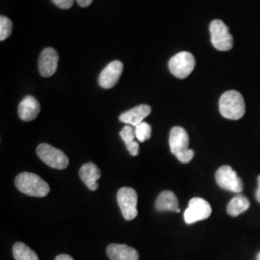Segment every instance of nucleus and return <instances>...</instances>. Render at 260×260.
Listing matches in <instances>:
<instances>
[{
    "label": "nucleus",
    "mask_w": 260,
    "mask_h": 260,
    "mask_svg": "<svg viewBox=\"0 0 260 260\" xmlns=\"http://www.w3.org/2000/svg\"><path fill=\"white\" fill-rule=\"evenodd\" d=\"M255 195H256V200H257V201L260 203V188L257 189V191H256V194H255Z\"/></svg>",
    "instance_id": "nucleus-27"
},
{
    "label": "nucleus",
    "mask_w": 260,
    "mask_h": 260,
    "mask_svg": "<svg viewBox=\"0 0 260 260\" xmlns=\"http://www.w3.org/2000/svg\"><path fill=\"white\" fill-rule=\"evenodd\" d=\"M55 260H74L70 255H68V254H60V255H58L57 257H56Z\"/></svg>",
    "instance_id": "nucleus-26"
},
{
    "label": "nucleus",
    "mask_w": 260,
    "mask_h": 260,
    "mask_svg": "<svg viewBox=\"0 0 260 260\" xmlns=\"http://www.w3.org/2000/svg\"><path fill=\"white\" fill-rule=\"evenodd\" d=\"M216 182L217 184L226 191L233 193H241L243 191V181L237 176L236 172L233 171V168L229 165H224L218 169L216 172Z\"/></svg>",
    "instance_id": "nucleus-7"
},
{
    "label": "nucleus",
    "mask_w": 260,
    "mask_h": 260,
    "mask_svg": "<svg viewBox=\"0 0 260 260\" xmlns=\"http://www.w3.org/2000/svg\"><path fill=\"white\" fill-rule=\"evenodd\" d=\"M13 255L15 260H39L35 251H32L27 245L17 242L13 247Z\"/></svg>",
    "instance_id": "nucleus-18"
},
{
    "label": "nucleus",
    "mask_w": 260,
    "mask_h": 260,
    "mask_svg": "<svg viewBox=\"0 0 260 260\" xmlns=\"http://www.w3.org/2000/svg\"><path fill=\"white\" fill-rule=\"evenodd\" d=\"M211 35V44L220 51H229L233 47V35L230 33L229 27L220 19H215L209 26Z\"/></svg>",
    "instance_id": "nucleus-3"
},
{
    "label": "nucleus",
    "mask_w": 260,
    "mask_h": 260,
    "mask_svg": "<svg viewBox=\"0 0 260 260\" xmlns=\"http://www.w3.org/2000/svg\"><path fill=\"white\" fill-rule=\"evenodd\" d=\"M212 208L208 202L202 198H193L190 202L188 208L184 212V221L187 224L204 221L211 215Z\"/></svg>",
    "instance_id": "nucleus-8"
},
{
    "label": "nucleus",
    "mask_w": 260,
    "mask_h": 260,
    "mask_svg": "<svg viewBox=\"0 0 260 260\" xmlns=\"http://www.w3.org/2000/svg\"><path fill=\"white\" fill-rule=\"evenodd\" d=\"M57 7L61 9H70L74 5L75 0H51Z\"/></svg>",
    "instance_id": "nucleus-23"
},
{
    "label": "nucleus",
    "mask_w": 260,
    "mask_h": 260,
    "mask_svg": "<svg viewBox=\"0 0 260 260\" xmlns=\"http://www.w3.org/2000/svg\"><path fill=\"white\" fill-rule=\"evenodd\" d=\"M121 139L125 143V146L128 145L130 143H132L133 141H135L136 135H135V130L131 126V125H126L124 126L120 132Z\"/></svg>",
    "instance_id": "nucleus-21"
},
{
    "label": "nucleus",
    "mask_w": 260,
    "mask_h": 260,
    "mask_svg": "<svg viewBox=\"0 0 260 260\" xmlns=\"http://www.w3.org/2000/svg\"><path fill=\"white\" fill-rule=\"evenodd\" d=\"M151 113V107L148 104H140L138 106H135L134 108L130 109L128 111L122 113L119 120L126 123L131 126H136L149 116Z\"/></svg>",
    "instance_id": "nucleus-12"
},
{
    "label": "nucleus",
    "mask_w": 260,
    "mask_h": 260,
    "mask_svg": "<svg viewBox=\"0 0 260 260\" xmlns=\"http://www.w3.org/2000/svg\"><path fill=\"white\" fill-rule=\"evenodd\" d=\"M40 111V103L32 95H27L19 103V116L22 121H31L35 120Z\"/></svg>",
    "instance_id": "nucleus-14"
},
{
    "label": "nucleus",
    "mask_w": 260,
    "mask_h": 260,
    "mask_svg": "<svg viewBox=\"0 0 260 260\" xmlns=\"http://www.w3.org/2000/svg\"><path fill=\"white\" fill-rule=\"evenodd\" d=\"M13 31V23L8 18L0 17V41H4L9 37Z\"/></svg>",
    "instance_id": "nucleus-20"
},
{
    "label": "nucleus",
    "mask_w": 260,
    "mask_h": 260,
    "mask_svg": "<svg viewBox=\"0 0 260 260\" xmlns=\"http://www.w3.org/2000/svg\"><path fill=\"white\" fill-rule=\"evenodd\" d=\"M118 204L120 205L121 214L126 221L135 219L138 215L137 210V193L129 187H123L118 191L117 194Z\"/></svg>",
    "instance_id": "nucleus-6"
},
{
    "label": "nucleus",
    "mask_w": 260,
    "mask_h": 260,
    "mask_svg": "<svg viewBox=\"0 0 260 260\" xmlns=\"http://www.w3.org/2000/svg\"><path fill=\"white\" fill-rule=\"evenodd\" d=\"M79 176L89 190L91 191L98 190L99 188L98 180L101 177V171L94 163L92 162L85 163L83 166L80 168Z\"/></svg>",
    "instance_id": "nucleus-15"
},
{
    "label": "nucleus",
    "mask_w": 260,
    "mask_h": 260,
    "mask_svg": "<svg viewBox=\"0 0 260 260\" xmlns=\"http://www.w3.org/2000/svg\"><path fill=\"white\" fill-rule=\"evenodd\" d=\"M219 109L223 118L233 121L240 120L246 113L244 98L236 91L225 92L219 101Z\"/></svg>",
    "instance_id": "nucleus-2"
},
{
    "label": "nucleus",
    "mask_w": 260,
    "mask_h": 260,
    "mask_svg": "<svg viewBox=\"0 0 260 260\" xmlns=\"http://www.w3.org/2000/svg\"><path fill=\"white\" fill-rule=\"evenodd\" d=\"M135 130V135H136V139L138 140L141 143L146 142L147 140H149L151 137V126L149 123L143 121L139 123L138 125H136L134 127Z\"/></svg>",
    "instance_id": "nucleus-19"
},
{
    "label": "nucleus",
    "mask_w": 260,
    "mask_h": 260,
    "mask_svg": "<svg viewBox=\"0 0 260 260\" xmlns=\"http://www.w3.org/2000/svg\"><path fill=\"white\" fill-rule=\"evenodd\" d=\"M257 260H260V252L258 253V255H257Z\"/></svg>",
    "instance_id": "nucleus-29"
},
{
    "label": "nucleus",
    "mask_w": 260,
    "mask_h": 260,
    "mask_svg": "<svg viewBox=\"0 0 260 260\" xmlns=\"http://www.w3.org/2000/svg\"><path fill=\"white\" fill-rule=\"evenodd\" d=\"M155 207L160 212H165V211H173V212L176 211L177 213L180 212L177 196L171 191H164L158 196L156 203H155Z\"/></svg>",
    "instance_id": "nucleus-16"
},
{
    "label": "nucleus",
    "mask_w": 260,
    "mask_h": 260,
    "mask_svg": "<svg viewBox=\"0 0 260 260\" xmlns=\"http://www.w3.org/2000/svg\"><path fill=\"white\" fill-rule=\"evenodd\" d=\"M250 207L249 200L243 195L235 196L228 205V214L232 217H237L247 211Z\"/></svg>",
    "instance_id": "nucleus-17"
},
{
    "label": "nucleus",
    "mask_w": 260,
    "mask_h": 260,
    "mask_svg": "<svg viewBox=\"0 0 260 260\" xmlns=\"http://www.w3.org/2000/svg\"><path fill=\"white\" fill-rule=\"evenodd\" d=\"M190 139L189 135L184 128L180 126H175L170 131L169 136V145L171 152L177 156L183 152H185L189 149Z\"/></svg>",
    "instance_id": "nucleus-10"
},
{
    "label": "nucleus",
    "mask_w": 260,
    "mask_h": 260,
    "mask_svg": "<svg viewBox=\"0 0 260 260\" xmlns=\"http://www.w3.org/2000/svg\"><path fill=\"white\" fill-rule=\"evenodd\" d=\"M59 55L52 47L45 48L39 58V72L42 76L49 77L54 75L58 68Z\"/></svg>",
    "instance_id": "nucleus-11"
},
{
    "label": "nucleus",
    "mask_w": 260,
    "mask_h": 260,
    "mask_svg": "<svg viewBox=\"0 0 260 260\" xmlns=\"http://www.w3.org/2000/svg\"><path fill=\"white\" fill-rule=\"evenodd\" d=\"M195 152L193 149H188L185 152L177 155L176 157L177 158L178 161H180L181 163H189L190 161H192V159L194 158Z\"/></svg>",
    "instance_id": "nucleus-22"
},
{
    "label": "nucleus",
    "mask_w": 260,
    "mask_h": 260,
    "mask_svg": "<svg viewBox=\"0 0 260 260\" xmlns=\"http://www.w3.org/2000/svg\"><path fill=\"white\" fill-rule=\"evenodd\" d=\"M36 152L39 158L51 168L63 170L69 165V159L65 153L48 144L39 145Z\"/></svg>",
    "instance_id": "nucleus-5"
},
{
    "label": "nucleus",
    "mask_w": 260,
    "mask_h": 260,
    "mask_svg": "<svg viewBox=\"0 0 260 260\" xmlns=\"http://www.w3.org/2000/svg\"><path fill=\"white\" fill-rule=\"evenodd\" d=\"M126 149L129 151L131 156H137L139 153V143L137 141H133L128 145H126Z\"/></svg>",
    "instance_id": "nucleus-24"
},
{
    "label": "nucleus",
    "mask_w": 260,
    "mask_h": 260,
    "mask_svg": "<svg viewBox=\"0 0 260 260\" xmlns=\"http://www.w3.org/2000/svg\"><path fill=\"white\" fill-rule=\"evenodd\" d=\"M107 256L110 260H138L139 253L134 248L127 245L111 244L106 249Z\"/></svg>",
    "instance_id": "nucleus-13"
},
{
    "label": "nucleus",
    "mask_w": 260,
    "mask_h": 260,
    "mask_svg": "<svg viewBox=\"0 0 260 260\" xmlns=\"http://www.w3.org/2000/svg\"><path fill=\"white\" fill-rule=\"evenodd\" d=\"M15 185L19 192L32 197H46L50 187L41 177L29 172L20 173L15 179Z\"/></svg>",
    "instance_id": "nucleus-1"
},
{
    "label": "nucleus",
    "mask_w": 260,
    "mask_h": 260,
    "mask_svg": "<svg viewBox=\"0 0 260 260\" xmlns=\"http://www.w3.org/2000/svg\"><path fill=\"white\" fill-rule=\"evenodd\" d=\"M257 180H258V188H260V176L258 177V179H257Z\"/></svg>",
    "instance_id": "nucleus-28"
},
{
    "label": "nucleus",
    "mask_w": 260,
    "mask_h": 260,
    "mask_svg": "<svg viewBox=\"0 0 260 260\" xmlns=\"http://www.w3.org/2000/svg\"><path fill=\"white\" fill-rule=\"evenodd\" d=\"M76 1H77L78 5L81 6V7H88L93 2V0H76Z\"/></svg>",
    "instance_id": "nucleus-25"
},
{
    "label": "nucleus",
    "mask_w": 260,
    "mask_h": 260,
    "mask_svg": "<svg viewBox=\"0 0 260 260\" xmlns=\"http://www.w3.org/2000/svg\"><path fill=\"white\" fill-rule=\"evenodd\" d=\"M195 64V57L190 52L182 51L171 58L169 61V70L177 78L184 79L192 74Z\"/></svg>",
    "instance_id": "nucleus-4"
},
{
    "label": "nucleus",
    "mask_w": 260,
    "mask_h": 260,
    "mask_svg": "<svg viewBox=\"0 0 260 260\" xmlns=\"http://www.w3.org/2000/svg\"><path fill=\"white\" fill-rule=\"evenodd\" d=\"M123 65L120 61H113L106 66L99 76V84L103 89H111L121 78Z\"/></svg>",
    "instance_id": "nucleus-9"
}]
</instances>
